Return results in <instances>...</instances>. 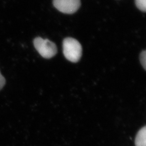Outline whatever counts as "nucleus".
<instances>
[{
  "label": "nucleus",
  "mask_w": 146,
  "mask_h": 146,
  "mask_svg": "<svg viewBox=\"0 0 146 146\" xmlns=\"http://www.w3.org/2000/svg\"><path fill=\"white\" fill-rule=\"evenodd\" d=\"M63 52L68 61L77 62L82 56V46L76 39L67 37L63 41Z\"/></svg>",
  "instance_id": "f257e3e1"
},
{
  "label": "nucleus",
  "mask_w": 146,
  "mask_h": 146,
  "mask_svg": "<svg viewBox=\"0 0 146 146\" xmlns=\"http://www.w3.org/2000/svg\"><path fill=\"white\" fill-rule=\"evenodd\" d=\"M34 45L37 51L45 58H52L58 52L57 47L54 43L40 37H37L34 39Z\"/></svg>",
  "instance_id": "f03ea898"
},
{
  "label": "nucleus",
  "mask_w": 146,
  "mask_h": 146,
  "mask_svg": "<svg viewBox=\"0 0 146 146\" xmlns=\"http://www.w3.org/2000/svg\"><path fill=\"white\" fill-rule=\"evenodd\" d=\"M53 5L58 11L72 14L78 11L81 5L80 0H53Z\"/></svg>",
  "instance_id": "7ed1b4c3"
},
{
  "label": "nucleus",
  "mask_w": 146,
  "mask_h": 146,
  "mask_svg": "<svg viewBox=\"0 0 146 146\" xmlns=\"http://www.w3.org/2000/svg\"><path fill=\"white\" fill-rule=\"evenodd\" d=\"M135 146H146V127L142 128L138 131L135 140Z\"/></svg>",
  "instance_id": "20e7f679"
},
{
  "label": "nucleus",
  "mask_w": 146,
  "mask_h": 146,
  "mask_svg": "<svg viewBox=\"0 0 146 146\" xmlns=\"http://www.w3.org/2000/svg\"><path fill=\"white\" fill-rule=\"evenodd\" d=\"M135 4L140 11L143 12L146 11V0H135Z\"/></svg>",
  "instance_id": "39448f33"
},
{
  "label": "nucleus",
  "mask_w": 146,
  "mask_h": 146,
  "mask_svg": "<svg viewBox=\"0 0 146 146\" xmlns=\"http://www.w3.org/2000/svg\"><path fill=\"white\" fill-rule=\"evenodd\" d=\"M140 60L141 62V64L142 65L143 68L146 70V50H143L140 54Z\"/></svg>",
  "instance_id": "423d86ee"
},
{
  "label": "nucleus",
  "mask_w": 146,
  "mask_h": 146,
  "mask_svg": "<svg viewBox=\"0 0 146 146\" xmlns=\"http://www.w3.org/2000/svg\"><path fill=\"white\" fill-rule=\"evenodd\" d=\"M5 84V80L0 72V90L3 88Z\"/></svg>",
  "instance_id": "0eeeda50"
}]
</instances>
